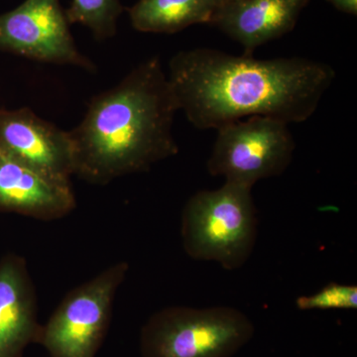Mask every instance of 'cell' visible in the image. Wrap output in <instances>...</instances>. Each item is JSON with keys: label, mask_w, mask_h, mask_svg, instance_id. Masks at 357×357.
I'll return each instance as SVG.
<instances>
[{"label": "cell", "mask_w": 357, "mask_h": 357, "mask_svg": "<svg viewBox=\"0 0 357 357\" xmlns=\"http://www.w3.org/2000/svg\"><path fill=\"white\" fill-rule=\"evenodd\" d=\"M178 110L199 129L266 116L307 121L335 81L331 66L305 58L258 60L215 49L173 56L167 74Z\"/></svg>", "instance_id": "obj_1"}, {"label": "cell", "mask_w": 357, "mask_h": 357, "mask_svg": "<svg viewBox=\"0 0 357 357\" xmlns=\"http://www.w3.org/2000/svg\"><path fill=\"white\" fill-rule=\"evenodd\" d=\"M178 110L160 59L141 63L114 88L96 96L83 121L69 131L74 175L89 184L107 185L175 156Z\"/></svg>", "instance_id": "obj_2"}, {"label": "cell", "mask_w": 357, "mask_h": 357, "mask_svg": "<svg viewBox=\"0 0 357 357\" xmlns=\"http://www.w3.org/2000/svg\"><path fill=\"white\" fill-rule=\"evenodd\" d=\"M252 188L225 182L188 199L182 213L183 245L192 259L213 261L223 269L243 267L257 239V210Z\"/></svg>", "instance_id": "obj_3"}, {"label": "cell", "mask_w": 357, "mask_h": 357, "mask_svg": "<svg viewBox=\"0 0 357 357\" xmlns=\"http://www.w3.org/2000/svg\"><path fill=\"white\" fill-rule=\"evenodd\" d=\"M255 335L244 312L230 307H170L141 333L143 357H231Z\"/></svg>", "instance_id": "obj_4"}, {"label": "cell", "mask_w": 357, "mask_h": 357, "mask_svg": "<svg viewBox=\"0 0 357 357\" xmlns=\"http://www.w3.org/2000/svg\"><path fill=\"white\" fill-rule=\"evenodd\" d=\"M217 130L206 168L225 182L252 188L258 181L282 175L292 161L296 144L286 122L252 116Z\"/></svg>", "instance_id": "obj_5"}, {"label": "cell", "mask_w": 357, "mask_h": 357, "mask_svg": "<svg viewBox=\"0 0 357 357\" xmlns=\"http://www.w3.org/2000/svg\"><path fill=\"white\" fill-rule=\"evenodd\" d=\"M128 271V263H117L68 294L41 326L37 342L51 357H95L109 328L115 294Z\"/></svg>", "instance_id": "obj_6"}, {"label": "cell", "mask_w": 357, "mask_h": 357, "mask_svg": "<svg viewBox=\"0 0 357 357\" xmlns=\"http://www.w3.org/2000/svg\"><path fill=\"white\" fill-rule=\"evenodd\" d=\"M0 51L49 64L95 68L77 49L60 0H25L0 14Z\"/></svg>", "instance_id": "obj_7"}, {"label": "cell", "mask_w": 357, "mask_h": 357, "mask_svg": "<svg viewBox=\"0 0 357 357\" xmlns=\"http://www.w3.org/2000/svg\"><path fill=\"white\" fill-rule=\"evenodd\" d=\"M0 154L55 180L70 182L74 175V145L69 131L28 107H0Z\"/></svg>", "instance_id": "obj_8"}, {"label": "cell", "mask_w": 357, "mask_h": 357, "mask_svg": "<svg viewBox=\"0 0 357 357\" xmlns=\"http://www.w3.org/2000/svg\"><path fill=\"white\" fill-rule=\"evenodd\" d=\"M75 206L70 182L46 177L0 156V211L52 220L65 217Z\"/></svg>", "instance_id": "obj_9"}, {"label": "cell", "mask_w": 357, "mask_h": 357, "mask_svg": "<svg viewBox=\"0 0 357 357\" xmlns=\"http://www.w3.org/2000/svg\"><path fill=\"white\" fill-rule=\"evenodd\" d=\"M41 326L31 277L22 257L0 259V357H21L28 344L38 342Z\"/></svg>", "instance_id": "obj_10"}, {"label": "cell", "mask_w": 357, "mask_h": 357, "mask_svg": "<svg viewBox=\"0 0 357 357\" xmlns=\"http://www.w3.org/2000/svg\"><path fill=\"white\" fill-rule=\"evenodd\" d=\"M306 0H223L211 24L244 49V55L290 32Z\"/></svg>", "instance_id": "obj_11"}, {"label": "cell", "mask_w": 357, "mask_h": 357, "mask_svg": "<svg viewBox=\"0 0 357 357\" xmlns=\"http://www.w3.org/2000/svg\"><path fill=\"white\" fill-rule=\"evenodd\" d=\"M223 0H138L128 9L134 29L172 34L195 24H211Z\"/></svg>", "instance_id": "obj_12"}, {"label": "cell", "mask_w": 357, "mask_h": 357, "mask_svg": "<svg viewBox=\"0 0 357 357\" xmlns=\"http://www.w3.org/2000/svg\"><path fill=\"white\" fill-rule=\"evenodd\" d=\"M122 13L121 0H72L65 10L69 24L86 26L98 41L114 37Z\"/></svg>", "instance_id": "obj_13"}, {"label": "cell", "mask_w": 357, "mask_h": 357, "mask_svg": "<svg viewBox=\"0 0 357 357\" xmlns=\"http://www.w3.org/2000/svg\"><path fill=\"white\" fill-rule=\"evenodd\" d=\"M301 311L311 310H356L357 287L356 285L330 283L319 292L301 296L296 300Z\"/></svg>", "instance_id": "obj_14"}, {"label": "cell", "mask_w": 357, "mask_h": 357, "mask_svg": "<svg viewBox=\"0 0 357 357\" xmlns=\"http://www.w3.org/2000/svg\"><path fill=\"white\" fill-rule=\"evenodd\" d=\"M331 2L335 8L342 13L356 15L357 13V0H326Z\"/></svg>", "instance_id": "obj_15"}, {"label": "cell", "mask_w": 357, "mask_h": 357, "mask_svg": "<svg viewBox=\"0 0 357 357\" xmlns=\"http://www.w3.org/2000/svg\"><path fill=\"white\" fill-rule=\"evenodd\" d=\"M306 1H307V2H309V1H310V0H306Z\"/></svg>", "instance_id": "obj_16"}, {"label": "cell", "mask_w": 357, "mask_h": 357, "mask_svg": "<svg viewBox=\"0 0 357 357\" xmlns=\"http://www.w3.org/2000/svg\"><path fill=\"white\" fill-rule=\"evenodd\" d=\"M0 156H1V154H0Z\"/></svg>", "instance_id": "obj_17"}]
</instances>
